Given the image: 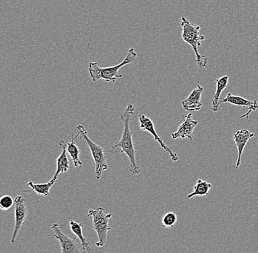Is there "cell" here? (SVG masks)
Instances as JSON below:
<instances>
[{"label":"cell","instance_id":"1","mask_svg":"<svg viewBox=\"0 0 258 253\" xmlns=\"http://www.w3.org/2000/svg\"><path fill=\"white\" fill-rule=\"evenodd\" d=\"M135 109L133 105L129 104L125 110L121 114L120 119L123 122L124 130L122 133V138L120 141H117L115 144L112 146L109 152L113 154H126L130 162V168L129 171L135 175H138L141 172V169L137 165L136 161V151H135V144L133 142V132L131 130L130 123L132 115H134Z\"/></svg>","mask_w":258,"mask_h":253},{"label":"cell","instance_id":"2","mask_svg":"<svg viewBox=\"0 0 258 253\" xmlns=\"http://www.w3.org/2000/svg\"><path fill=\"white\" fill-rule=\"evenodd\" d=\"M137 56L136 51L132 48L128 50V54L125 56V59L117 65L112 66V67H100L96 62H90L88 70L90 78L93 82L103 79L106 82L114 83L116 80L123 76V74L120 72V69L126 64L133 63L136 59Z\"/></svg>","mask_w":258,"mask_h":253},{"label":"cell","instance_id":"3","mask_svg":"<svg viewBox=\"0 0 258 253\" xmlns=\"http://www.w3.org/2000/svg\"><path fill=\"white\" fill-rule=\"evenodd\" d=\"M182 39L192 47L196 56L197 64L200 68L208 66V58L199 54V47H201L202 41L206 39L205 36L200 34L202 26L195 25L187 20L184 16L181 17Z\"/></svg>","mask_w":258,"mask_h":253},{"label":"cell","instance_id":"4","mask_svg":"<svg viewBox=\"0 0 258 253\" xmlns=\"http://www.w3.org/2000/svg\"><path fill=\"white\" fill-rule=\"evenodd\" d=\"M77 130L78 131L77 138L81 135L84 141L88 145V147L90 148V151H91L92 156H93V160L95 162V166H96L95 177H96L97 180H101L103 173L108 169L106 156L105 155L104 149L99 145L93 142L89 138L88 131L83 125H77Z\"/></svg>","mask_w":258,"mask_h":253},{"label":"cell","instance_id":"5","mask_svg":"<svg viewBox=\"0 0 258 253\" xmlns=\"http://www.w3.org/2000/svg\"><path fill=\"white\" fill-rule=\"evenodd\" d=\"M88 215L93 217V227L98 235V241L96 243V245L101 247L106 244L108 232L112 229L109 226V220L112 218V214H106L102 207H98L97 209H90Z\"/></svg>","mask_w":258,"mask_h":253},{"label":"cell","instance_id":"6","mask_svg":"<svg viewBox=\"0 0 258 253\" xmlns=\"http://www.w3.org/2000/svg\"><path fill=\"white\" fill-rule=\"evenodd\" d=\"M51 228L54 232L48 235V237L53 236L59 241L61 246V253H84L80 251V247L82 246V244H79L76 241L77 236L74 238L69 237L61 230L59 225L56 223L53 224Z\"/></svg>","mask_w":258,"mask_h":253},{"label":"cell","instance_id":"7","mask_svg":"<svg viewBox=\"0 0 258 253\" xmlns=\"http://www.w3.org/2000/svg\"><path fill=\"white\" fill-rule=\"evenodd\" d=\"M139 122H140V129L143 131H147L148 133H151V135L154 137V139L157 141L158 143L160 144L161 148L164 150L169 153V156H170L172 160L174 162H177L179 159L178 156L177 155L176 153L173 152L171 148L166 145L164 141H163L162 138L159 136V135L156 133V130H155L154 124H153V121L151 120L149 117L145 116V114H140L138 116Z\"/></svg>","mask_w":258,"mask_h":253},{"label":"cell","instance_id":"8","mask_svg":"<svg viewBox=\"0 0 258 253\" xmlns=\"http://www.w3.org/2000/svg\"><path fill=\"white\" fill-rule=\"evenodd\" d=\"M14 201H15V202H14V206H15V209H14V211H15V228H14V233H13L12 237H11V242L12 243L16 242L18 233L23 226L27 215H28L25 198L23 196H18Z\"/></svg>","mask_w":258,"mask_h":253},{"label":"cell","instance_id":"9","mask_svg":"<svg viewBox=\"0 0 258 253\" xmlns=\"http://www.w3.org/2000/svg\"><path fill=\"white\" fill-rule=\"evenodd\" d=\"M183 118L184 119L183 123L179 126L178 130L175 133H172V139H190L192 141V133L194 129L198 125V121L194 120L192 119V114L189 113L188 115H183Z\"/></svg>","mask_w":258,"mask_h":253},{"label":"cell","instance_id":"10","mask_svg":"<svg viewBox=\"0 0 258 253\" xmlns=\"http://www.w3.org/2000/svg\"><path fill=\"white\" fill-rule=\"evenodd\" d=\"M219 102L230 103V104L235 105V106H242V107H248L249 110L244 114L241 116L240 118H244V117H248L251 111L257 110L258 109L257 102L256 101H251L249 100L245 99L241 96H236L233 95L231 93H228L227 96L224 98H220Z\"/></svg>","mask_w":258,"mask_h":253},{"label":"cell","instance_id":"11","mask_svg":"<svg viewBox=\"0 0 258 253\" xmlns=\"http://www.w3.org/2000/svg\"><path fill=\"white\" fill-rule=\"evenodd\" d=\"M203 91H204V88L201 85H198V87L191 92L189 96L184 101H182L183 110L189 111V112L201 110L203 106L201 98Z\"/></svg>","mask_w":258,"mask_h":253},{"label":"cell","instance_id":"12","mask_svg":"<svg viewBox=\"0 0 258 253\" xmlns=\"http://www.w3.org/2000/svg\"><path fill=\"white\" fill-rule=\"evenodd\" d=\"M254 136V133H251L247 129L238 130L234 133L233 139L237 147H238V159H237L236 165H235L236 168H238L241 165L242 154H243V149H244L246 143H247L250 138Z\"/></svg>","mask_w":258,"mask_h":253},{"label":"cell","instance_id":"13","mask_svg":"<svg viewBox=\"0 0 258 253\" xmlns=\"http://www.w3.org/2000/svg\"><path fill=\"white\" fill-rule=\"evenodd\" d=\"M67 143L62 139L59 141V146L62 148V151L60 155L56 159V171L52 178L56 181H57L59 174L66 173L70 167V162L67 156Z\"/></svg>","mask_w":258,"mask_h":253},{"label":"cell","instance_id":"14","mask_svg":"<svg viewBox=\"0 0 258 253\" xmlns=\"http://www.w3.org/2000/svg\"><path fill=\"white\" fill-rule=\"evenodd\" d=\"M83 226V222H77L74 220H70L71 230H72V233L75 235V236L80 238L84 253H94L93 249H92L91 245H90V241H88L84 236L83 232H82Z\"/></svg>","mask_w":258,"mask_h":253},{"label":"cell","instance_id":"15","mask_svg":"<svg viewBox=\"0 0 258 253\" xmlns=\"http://www.w3.org/2000/svg\"><path fill=\"white\" fill-rule=\"evenodd\" d=\"M228 81L229 76L227 75H224L215 80L216 83H217V90L213 95L212 106H211V110L214 112H217L219 110L220 95L222 94V91L227 88Z\"/></svg>","mask_w":258,"mask_h":253},{"label":"cell","instance_id":"16","mask_svg":"<svg viewBox=\"0 0 258 253\" xmlns=\"http://www.w3.org/2000/svg\"><path fill=\"white\" fill-rule=\"evenodd\" d=\"M213 188L212 184L206 181H203L202 180H198L197 182L196 185L194 186V191L187 196V198H191L195 196H209V190Z\"/></svg>","mask_w":258,"mask_h":253},{"label":"cell","instance_id":"17","mask_svg":"<svg viewBox=\"0 0 258 253\" xmlns=\"http://www.w3.org/2000/svg\"><path fill=\"white\" fill-rule=\"evenodd\" d=\"M56 182V180L51 179L48 183L44 184H36L33 182L30 181L27 183V185L32 188L33 191H35L37 194L43 196L44 197H47L49 196V192L53 185Z\"/></svg>","mask_w":258,"mask_h":253},{"label":"cell","instance_id":"18","mask_svg":"<svg viewBox=\"0 0 258 253\" xmlns=\"http://www.w3.org/2000/svg\"><path fill=\"white\" fill-rule=\"evenodd\" d=\"M74 136H72V140L70 143H67V152L69 153V155L71 156L74 162V166L79 167L83 165V162L80 159V150L78 146H77V143L74 141Z\"/></svg>","mask_w":258,"mask_h":253},{"label":"cell","instance_id":"19","mask_svg":"<svg viewBox=\"0 0 258 253\" xmlns=\"http://www.w3.org/2000/svg\"><path fill=\"white\" fill-rule=\"evenodd\" d=\"M177 217L175 212H169L163 216L161 219V227L163 228H172L176 223Z\"/></svg>","mask_w":258,"mask_h":253},{"label":"cell","instance_id":"20","mask_svg":"<svg viewBox=\"0 0 258 253\" xmlns=\"http://www.w3.org/2000/svg\"><path fill=\"white\" fill-rule=\"evenodd\" d=\"M15 201H14L12 197L8 195L2 196L0 198V208L2 210L8 211L12 207Z\"/></svg>","mask_w":258,"mask_h":253}]
</instances>
